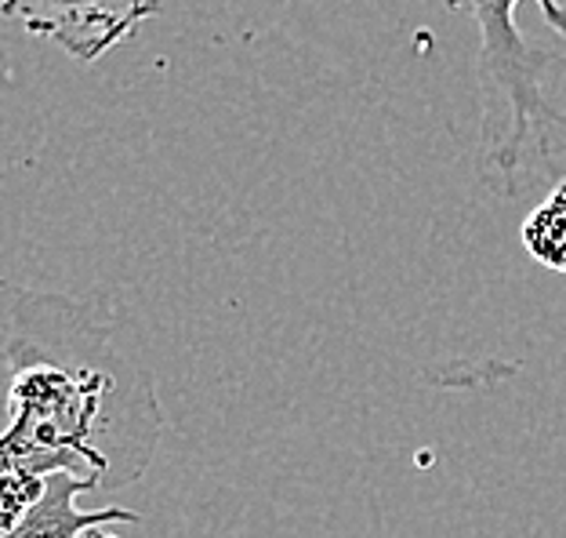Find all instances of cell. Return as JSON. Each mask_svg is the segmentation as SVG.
<instances>
[{
  "mask_svg": "<svg viewBox=\"0 0 566 538\" xmlns=\"http://www.w3.org/2000/svg\"><path fill=\"white\" fill-rule=\"evenodd\" d=\"M0 375H8L0 473H76L95 492H113L157 458V386L120 350L117 313L102 302L0 280Z\"/></svg>",
  "mask_w": 566,
  "mask_h": 538,
  "instance_id": "6da1fadb",
  "label": "cell"
},
{
  "mask_svg": "<svg viewBox=\"0 0 566 538\" xmlns=\"http://www.w3.org/2000/svg\"><path fill=\"white\" fill-rule=\"evenodd\" d=\"M526 0H461L480 30L475 87H480V161L501 197H520L566 149V110L552 99L559 55L534 48L516 11ZM566 41V8L559 0H531Z\"/></svg>",
  "mask_w": 566,
  "mask_h": 538,
  "instance_id": "7a4b0ae2",
  "label": "cell"
},
{
  "mask_svg": "<svg viewBox=\"0 0 566 538\" xmlns=\"http://www.w3.org/2000/svg\"><path fill=\"white\" fill-rule=\"evenodd\" d=\"M8 19L25 33L66 51L76 62H98L160 15V0H4Z\"/></svg>",
  "mask_w": 566,
  "mask_h": 538,
  "instance_id": "3957f363",
  "label": "cell"
},
{
  "mask_svg": "<svg viewBox=\"0 0 566 538\" xmlns=\"http://www.w3.org/2000/svg\"><path fill=\"white\" fill-rule=\"evenodd\" d=\"M95 492V484L76 473H51L48 488L30 514L15 528H0V538H117L109 535L113 524H138V514L120 506L106 509H81L76 498Z\"/></svg>",
  "mask_w": 566,
  "mask_h": 538,
  "instance_id": "277c9868",
  "label": "cell"
},
{
  "mask_svg": "<svg viewBox=\"0 0 566 538\" xmlns=\"http://www.w3.org/2000/svg\"><path fill=\"white\" fill-rule=\"evenodd\" d=\"M520 245L537 266L566 273V178H559L552 194L523 219Z\"/></svg>",
  "mask_w": 566,
  "mask_h": 538,
  "instance_id": "5b68a950",
  "label": "cell"
}]
</instances>
